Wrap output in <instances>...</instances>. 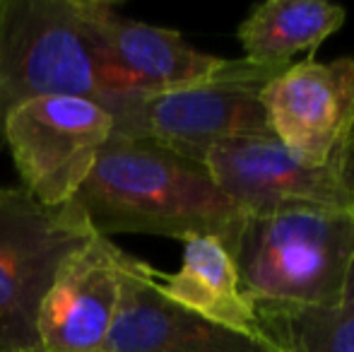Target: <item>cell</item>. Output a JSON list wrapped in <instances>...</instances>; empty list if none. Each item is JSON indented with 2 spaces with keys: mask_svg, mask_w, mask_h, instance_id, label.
Instances as JSON below:
<instances>
[{
  "mask_svg": "<svg viewBox=\"0 0 354 352\" xmlns=\"http://www.w3.org/2000/svg\"><path fill=\"white\" fill-rule=\"evenodd\" d=\"M263 335L282 352H354V263L335 309L256 311Z\"/></svg>",
  "mask_w": 354,
  "mask_h": 352,
  "instance_id": "cell-14",
  "label": "cell"
},
{
  "mask_svg": "<svg viewBox=\"0 0 354 352\" xmlns=\"http://www.w3.org/2000/svg\"><path fill=\"white\" fill-rule=\"evenodd\" d=\"M73 205L102 237H212L229 254L246 217L219 191L203 162L116 133L99 152Z\"/></svg>",
  "mask_w": 354,
  "mask_h": 352,
  "instance_id": "cell-1",
  "label": "cell"
},
{
  "mask_svg": "<svg viewBox=\"0 0 354 352\" xmlns=\"http://www.w3.org/2000/svg\"><path fill=\"white\" fill-rule=\"evenodd\" d=\"M126 251L94 237L53 275L39 306V352H104L121 297Z\"/></svg>",
  "mask_w": 354,
  "mask_h": 352,
  "instance_id": "cell-10",
  "label": "cell"
},
{
  "mask_svg": "<svg viewBox=\"0 0 354 352\" xmlns=\"http://www.w3.org/2000/svg\"><path fill=\"white\" fill-rule=\"evenodd\" d=\"M111 133V113L82 97L32 99L0 123L22 188L48 207L73 203Z\"/></svg>",
  "mask_w": 354,
  "mask_h": 352,
  "instance_id": "cell-6",
  "label": "cell"
},
{
  "mask_svg": "<svg viewBox=\"0 0 354 352\" xmlns=\"http://www.w3.org/2000/svg\"><path fill=\"white\" fill-rule=\"evenodd\" d=\"M92 41L109 89L106 111L116 99L157 94L205 82L229 58L203 53L178 32L118 15L113 3L84 0Z\"/></svg>",
  "mask_w": 354,
  "mask_h": 352,
  "instance_id": "cell-8",
  "label": "cell"
},
{
  "mask_svg": "<svg viewBox=\"0 0 354 352\" xmlns=\"http://www.w3.org/2000/svg\"><path fill=\"white\" fill-rule=\"evenodd\" d=\"M229 256L256 311L335 309L354 263V210L246 212Z\"/></svg>",
  "mask_w": 354,
  "mask_h": 352,
  "instance_id": "cell-2",
  "label": "cell"
},
{
  "mask_svg": "<svg viewBox=\"0 0 354 352\" xmlns=\"http://www.w3.org/2000/svg\"><path fill=\"white\" fill-rule=\"evenodd\" d=\"M149 277L164 297L183 309L229 331L268 340L256 306L243 295L236 266L222 241L212 237L183 241L181 268L176 272H162L149 266Z\"/></svg>",
  "mask_w": 354,
  "mask_h": 352,
  "instance_id": "cell-12",
  "label": "cell"
},
{
  "mask_svg": "<svg viewBox=\"0 0 354 352\" xmlns=\"http://www.w3.org/2000/svg\"><path fill=\"white\" fill-rule=\"evenodd\" d=\"M94 230L73 205L48 207L0 186V352H39V306L58 266Z\"/></svg>",
  "mask_w": 354,
  "mask_h": 352,
  "instance_id": "cell-5",
  "label": "cell"
},
{
  "mask_svg": "<svg viewBox=\"0 0 354 352\" xmlns=\"http://www.w3.org/2000/svg\"><path fill=\"white\" fill-rule=\"evenodd\" d=\"M219 191L248 215L354 210V142L321 167L297 162L275 136L232 138L203 157Z\"/></svg>",
  "mask_w": 354,
  "mask_h": 352,
  "instance_id": "cell-7",
  "label": "cell"
},
{
  "mask_svg": "<svg viewBox=\"0 0 354 352\" xmlns=\"http://www.w3.org/2000/svg\"><path fill=\"white\" fill-rule=\"evenodd\" d=\"M270 131L297 162L321 167L354 142V58L289 66L261 92Z\"/></svg>",
  "mask_w": 354,
  "mask_h": 352,
  "instance_id": "cell-9",
  "label": "cell"
},
{
  "mask_svg": "<svg viewBox=\"0 0 354 352\" xmlns=\"http://www.w3.org/2000/svg\"><path fill=\"white\" fill-rule=\"evenodd\" d=\"M345 8L326 0H268L239 24L243 61L263 68H289L294 53L318 48L345 24Z\"/></svg>",
  "mask_w": 354,
  "mask_h": 352,
  "instance_id": "cell-13",
  "label": "cell"
},
{
  "mask_svg": "<svg viewBox=\"0 0 354 352\" xmlns=\"http://www.w3.org/2000/svg\"><path fill=\"white\" fill-rule=\"evenodd\" d=\"M0 3H3V0H0Z\"/></svg>",
  "mask_w": 354,
  "mask_h": 352,
  "instance_id": "cell-15",
  "label": "cell"
},
{
  "mask_svg": "<svg viewBox=\"0 0 354 352\" xmlns=\"http://www.w3.org/2000/svg\"><path fill=\"white\" fill-rule=\"evenodd\" d=\"M104 352H282L270 340H258L217 326L183 309L159 292L149 263L123 259L121 297Z\"/></svg>",
  "mask_w": 354,
  "mask_h": 352,
  "instance_id": "cell-11",
  "label": "cell"
},
{
  "mask_svg": "<svg viewBox=\"0 0 354 352\" xmlns=\"http://www.w3.org/2000/svg\"><path fill=\"white\" fill-rule=\"evenodd\" d=\"M41 97H82L106 109L84 0L0 3V123L15 106Z\"/></svg>",
  "mask_w": 354,
  "mask_h": 352,
  "instance_id": "cell-3",
  "label": "cell"
},
{
  "mask_svg": "<svg viewBox=\"0 0 354 352\" xmlns=\"http://www.w3.org/2000/svg\"><path fill=\"white\" fill-rule=\"evenodd\" d=\"M287 68H263L229 58L205 82L157 94L121 97L109 106L113 133L142 138L203 162L212 145L232 138L272 136L261 92Z\"/></svg>",
  "mask_w": 354,
  "mask_h": 352,
  "instance_id": "cell-4",
  "label": "cell"
}]
</instances>
